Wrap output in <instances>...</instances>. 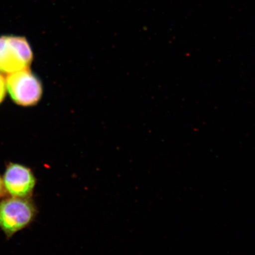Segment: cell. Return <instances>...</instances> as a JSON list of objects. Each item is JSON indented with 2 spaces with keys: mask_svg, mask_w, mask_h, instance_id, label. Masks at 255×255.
<instances>
[{
  "mask_svg": "<svg viewBox=\"0 0 255 255\" xmlns=\"http://www.w3.org/2000/svg\"><path fill=\"white\" fill-rule=\"evenodd\" d=\"M36 207L29 198L12 197L0 202V228L9 238L33 221Z\"/></svg>",
  "mask_w": 255,
  "mask_h": 255,
  "instance_id": "obj_1",
  "label": "cell"
},
{
  "mask_svg": "<svg viewBox=\"0 0 255 255\" xmlns=\"http://www.w3.org/2000/svg\"><path fill=\"white\" fill-rule=\"evenodd\" d=\"M29 43L23 36H0V73L11 74L27 69L33 60Z\"/></svg>",
  "mask_w": 255,
  "mask_h": 255,
  "instance_id": "obj_2",
  "label": "cell"
},
{
  "mask_svg": "<svg viewBox=\"0 0 255 255\" xmlns=\"http://www.w3.org/2000/svg\"><path fill=\"white\" fill-rule=\"evenodd\" d=\"M6 87L12 100L22 106L36 104L42 95L39 80L28 69L9 74Z\"/></svg>",
  "mask_w": 255,
  "mask_h": 255,
  "instance_id": "obj_3",
  "label": "cell"
},
{
  "mask_svg": "<svg viewBox=\"0 0 255 255\" xmlns=\"http://www.w3.org/2000/svg\"><path fill=\"white\" fill-rule=\"evenodd\" d=\"M6 191L12 197L28 198L36 185V178L30 168L17 164H9L3 177Z\"/></svg>",
  "mask_w": 255,
  "mask_h": 255,
  "instance_id": "obj_4",
  "label": "cell"
},
{
  "mask_svg": "<svg viewBox=\"0 0 255 255\" xmlns=\"http://www.w3.org/2000/svg\"><path fill=\"white\" fill-rule=\"evenodd\" d=\"M6 89V81L4 76L0 73V104H1L3 100H4L5 94Z\"/></svg>",
  "mask_w": 255,
  "mask_h": 255,
  "instance_id": "obj_5",
  "label": "cell"
},
{
  "mask_svg": "<svg viewBox=\"0 0 255 255\" xmlns=\"http://www.w3.org/2000/svg\"><path fill=\"white\" fill-rule=\"evenodd\" d=\"M6 192H7V191H6L5 188L4 181H3L2 178L0 176V198L4 196Z\"/></svg>",
  "mask_w": 255,
  "mask_h": 255,
  "instance_id": "obj_6",
  "label": "cell"
}]
</instances>
